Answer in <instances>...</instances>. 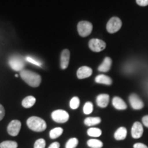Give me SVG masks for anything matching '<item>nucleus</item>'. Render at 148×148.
<instances>
[{
    "label": "nucleus",
    "mask_w": 148,
    "mask_h": 148,
    "mask_svg": "<svg viewBox=\"0 0 148 148\" xmlns=\"http://www.w3.org/2000/svg\"><path fill=\"white\" fill-rule=\"evenodd\" d=\"M62 132H63V129L62 127H55L49 132V136H50L51 139H55V138H57L59 136H60Z\"/></svg>",
    "instance_id": "nucleus-19"
},
{
    "label": "nucleus",
    "mask_w": 148,
    "mask_h": 148,
    "mask_svg": "<svg viewBox=\"0 0 148 148\" xmlns=\"http://www.w3.org/2000/svg\"><path fill=\"white\" fill-rule=\"evenodd\" d=\"M142 121H143V125L147 127H148V115L144 116L143 119H142Z\"/></svg>",
    "instance_id": "nucleus-32"
},
{
    "label": "nucleus",
    "mask_w": 148,
    "mask_h": 148,
    "mask_svg": "<svg viewBox=\"0 0 148 148\" xmlns=\"http://www.w3.org/2000/svg\"><path fill=\"white\" fill-rule=\"evenodd\" d=\"M89 48L94 52H99L106 48V42L98 38H92L88 42Z\"/></svg>",
    "instance_id": "nucleus-7"
},
{
    "label": "nucleus",
    "mask_w": 148,
    "mask_h": 148,
    "mask_svg": "<svg viewBox=\"0 0 148 148\" xmlns=\"http://www.w3.org/2000/svg\"><path fill=\"white\" fill-rule=\"evenodd\" d=\"M129 101L131 106L134 110H140L143 108L144 103L143 101L136 94H132L129 97Z\"/></svg>",
    "instance_id": "nucleus-9"
},
{
    "label": "nucleus",
    "mask_w": 148,
    "mask_h": 148,
    "mask_svg": "<svg viewBox=\"0 0 148 148\" xmlns=\"http://www.w3.org/2000/svg\"><path fill=\"white\" fill-rule=\"evenodd\" d=\"M84 124L87 126H92L99 124L101 122L99 117H87L84 119Z\"/></svg>",
    "instance_id": "nucleus-20"
},
{
    "label": "nucleus",
    "mask_w": 148,
    "mask_h": 148,
    "mask_svg": "<svg viewBox=\"0 0 148 148\" xmlns=\"http://www.w3.org/2000/svg\"><path fill=\"white\" fill-rule=\"evenodd\" d=\"M5 116V109L1 104H0V121L3 119Z\"/></svg>",
    "instance_id": "nucleus-30"
},
{
    "label": "nucleus",
    "mask_w": 148,
    "mask_h": 148,
    "mask_svg": "<svg viewBox=\"0 0 148 148\" xmlns=\"http://www.w3.org/2000/svg\"><path fill=\"white\" fill-rule=\"evenodd\" d=\"M87 134L92 137H99L101 134V130L97 127H90L87 130Z\"/></svg>",
    "instance_id": "nucleus-23"
},
{
    "label": "nucleus",
    "mask_w": 148,
    "mask_h": 148,
    "mask_svg": "<svg viewBox=\"0 0 148 148\" xmlns=\"http://www.w3.org/2000/svg\"><path fill=\"white\" fill-rule=\"evenodd\" d=\"M20 76L22 79L32 87H38L41 82V77L38 73L23 69L20 71Z\"/></svg>",
    "instance_id": "nucleus-1"
},
{
    "label": "nucleus",
    "mask_w": 148,
    "mask_h": 148,
    "mask_svg": "<svg viewBox=\"0 0 148 148\" xmlns=\"http://www.w3.org/2000/svg\"><path fill=\"white\" fill-rule=\"evenodd\" d=\"M48 148H60V144H59L58 142H53V143H51L49 146Z\"/></svg>",
    "instance_id": "nucleus-33"
},
{
    "label": "nucleus",
    "mask_w": 148,
    "mask_h": 148,
    "mask_svg": "<svg viewBox=\"0 0 148 148\" xmlns=\"http://www.w3.org/2000/svg\"><path fill=\"white\" fill-rule=\"evenodd\" d=\"M112 105L116 110H125L127 108L126 103L119 97H114L112 99Z\"/></svg>",
    "instance_id": "nucleus-14"
},
{
    "label": "nucleus",
    "mask_w": 148,
    "mask_h": 148,
    "mask_svg": "<svg viewBox=\"0 0 148 148\" xmlns=\"http://www.w3.org/2000/svg\"><path fill=\"white\" fill-rule=\"evenodd\" d=\"M95 82L98 83V84L111 85L112 83V80L110 77L107 76L106 75L100 74V75H98L97 76L95 77Z\"/></svg>",
    "instance_id": "nucleus-16"
},
{
    "label": "nucleus",
    "mask_w": 148,
    "mask_h": 148,
    "mask_svg": "<svg viewBox=\"0 0 148 148\" xmlns=\"http://www.w3.org/2000/svg\"><path fill=\"white\" fill-rule=\"evenodd\" d=\"M78 145V140L76 138H71L66 142L65 148H75Z\"/></svg>",
    "instance_id": "nucleus-24"
},
{
    "label": "nucleus",
    "mask_w": 148,
    "mask_h": 148,
    "mask_svg": "<svg viewBox=\"0 0 148 148\" xmlns=\"http://www.w3.org/2000/svg\"><path fill=\"white\" fill-rule=\"evenodd\" d=\"M93 110V105L91 102L88 101L84 104V108H83V111L85 114H89L91 113Z\"/></svg>",
    "instance_id": "nucleus-25"
},
{
    "label": "nucleus",
    "mask_w": 148,
    "mask_h": 148,
    "mask_svg": "<svg viewBox=\"0 0 148 148\" xmlns=\"http://www.w3.org/2000/svg\"><path fill=\"white\" fill-rule=\"evenodd\" d=\"M110 97L108 94H100L97 97L96 102L97 106L100 108H106L108 106Z\"/></svg>",
    "instance_id": "nucleus-13"
},
{
    "label": "nucleus",
    "mask_w": 148,
    "mask_h": 148,
    "mask_svg": "<svg viewBox=\"0 0 148 148\" xmlns=\"http://www.w3.org/2000/svg\"><path fill=\"white\" fill-rule=\"evenodd\" d=\"M112 65V60L109 57H106L103 62L98 67V70L101 72H108Z\"/></svg>",
    "instance_id": "nucleus-15"
},
{
    "label": "nucleus",
    "mask_w": 148,
    "mask_h": 148,
    "mask_svg": "<svg viewBox=\"0 0 148 148\" xmlns=\"http://www.w3.org/2000/svg\"><path fill=\"white\" fill-rule=\"evenodd\" d=\"M133 147H134V148H148L147 146L145 145V144L140 143H135Z\"/></svg>",
    "instance_id": "nucleus-31"
},
{
    "label": "nucleus",
    "mask_w": 148,
    "mask_h": 148,
    "mask_svg": "<svg viewBox=\"0 0 148 148\" xmlns=\"http://www.w3.org/2000/svg\"><path fill=\"white\" fill-rule=\"evenodd\" d=\"M15 77H18V75H17V74H16V75H15Z\"/></svg>",
    "instance_id": "nucleus-34"
},
{
    "label": "nucleus",
    "mask_w": 148,
    "mask_h": 148,
    "mask_svg": "<svg viewBox=\"0 0 148 148\" xmlns=\"http://www.w3.org/2000/svg\"><path fill=\"white\" fill-rule=\"evenodd\" d=\"M92 30V25L90 22L86 21H79L77 24V32L79 36L82 37L88 36Z\"/></svg>",
    "instance_id": "nucleus-4"
},
{
    "label": "nucleus",
    "mask_w": 148,
    "mask_h": 148,
    "mask_svg": "<svg viewBox=\"0 0 148 148\" xmlns=\"http://www.w3.org/2000/svg\"><path fill=\"white\" fill-rule=\"evenodd\" d=\"M45 140L43 138H39L35 142L34 148H45Z\"/></svg>",
    "instance_id": "nucleus-27"
},
{
    "label": "nucleus",
    "mask_w": 148,
    "mask_h": 148,
    "mask_svg": "<svg viewBox=\"0 0 148 148\" xmlns=\"http://www.w3.org/2000/svg\"><path fill=\"white\" fill-rule=\"evenodd\" d=\"M8 64L14 71H21L25 66V60L21 56L12 55L8 59Z\"/></svg>",
    "instance_id": "nucleus-3"
},
{
    "label": "nucleus",
    "mask_w": 148,
    "mask_h": 148,
    "mask_svg": "<svg viewBox=\"0 0 148 148\" xmlns=\"http://www.w3.org/2000/svg\"><path fill=\"white\" fill-rule=\"evenodd\" d=\"M27 125L29 129L34 132H42L47 127L46 122L38 116H31L27 120Z\"/></svg>",
    "instance_id": "nucleus-2"
},
{
    "label": "nucleus",
    "mask_w": 148,
    "mask_h": 148,
    "mask_svg": "<svg viewBox=\"0 0 148 148\" xmlns=\"http://www.w3.org/2000/svg\"><path fill=\"white\" fill-rule=\"evenodd\" d=\"M51 118L57 123H64L69 120V114L64 110H56L51 113Z\"/></svg>",
    "instance_id": "nucleus-6"
},
{
    "label": "nucleus",
    "mask_w": 148,
    "mask_h": 148,
    "mask_svg": "<svg viewBox=\"0 0 148 148\" xmlns=\"http://www.w3.org/2000/svg\"><path fill=\"white\" fill-rule=\"evenodd\" d=\"M18 144L14 140H5L0 143V148H17Z\"/></svg>",
    "instance_id": "nucleus-21"
},
{
    "label": "nucleus",
    "mask_w": 148,
    "mask_h": 148,
    "mask_svg": "<svg viewBox=\"0 0 148 148\" xmlns=\"http://www.w3.org/2000/svg\"><path fill=\"white\" fill-rule=\"evenodd\" d=\"M69 106L71 107V109L73 110H75L78 108L79 106V99L77 97H73L71 99L69 103Z\"/></svg>",
    "instance_id": "nucleus-26"
},
{
    "label": "nucleus",
    "mask_w": 148,
    "mask_h": 148,
    "mask_svg": "<svg viewBox=\"0 0 148 148\" xmlns=\"http://www.w3.org/2000/svg\"><path fill=\"white\" fill-rule=\"evenodd\" d=\"M143 133V127L140 122L136 121L133 124L131 134L134 138H139Z\"/></svg>",
    "instance_id": "nucleus-10"
},
{
    "label": "nucleus",
    "mask_w": 148,
    "mask_h": 148,
    "mask_svg": "<svg viewBox=\"0 0 148 148\" xmlns=\"http://www.w3.org/2000/svg\"><path fill=\"white\" fill-rule=\"evenodd\" d=\"M87 145L90 148H101L103 143L98 139H90L87 141Z\"/></svg>",
    "instance_id": "nucleus-22"
},
{
    "label": "nucleus",
    "mask_w": 148,
    "mask_h": 148,
    "mask_svg": "<svg viewBox=\"0 0 148 148\" xmlns=\"http://www.w3.org/2000/svg\"><path fill=\"white\" fill-rule=\"evenodd\" d=\"M70 60V51L67 49L62 50L60 55V67L62 69H66L69 66Z\"/></svg>",
    "instance_id": "nucleus-11"
},
{
    "label": "nucleus",
    "mask_w": 148,
    "mask_h": 148,
    "mask_svg": "<svg viewBox=\"0 0 148 148\" xmlns=\"http://www.w3.org/2000/svg\"><path fill=\"white\" fill-rule=\"evenodd\" d=\"M21 127V121L17 119L12 120L10 122L7 127V132L10 136H16L18 134Z\"/></svg>",
    "instance_id": "nucleus-8"
},
{
    "label": "nucleus",
    "mask_w": 148,
    "mask_h": 148,
    "mask_svg": "<svg viewBox=\"0 0 148 148\" xmlns=\"http://www.w3.org/2000/svg\"><path fill=\"white\" fill-rule=\"evenodd\" d=\"M136 1L140 6H146L148 5V0H136Z\"/></svg>",
    "instance_id": "nucleus-29"
},
{
    "label": "nucleus",
    "mask_w": 148,
    "mask_h": 148,
    "mask_svg": "<svg viewBox=\"0 0 148 148\" xmlns=\"http://www.w3.org/2000/svg\"><path fill=\"white\" fill-rule=\"evenodd\" d=\"M92 70L91 68L86 66H83L79 67L77 71V77L79 79H84L90 77L92 75Z\"/></svg>",
    "instance_id": "nucleus-12"
},
{
    "label": "nucleus",
    "mask_w": 148,
    "mask_h": 148,
    "mask_svg": "<svg viewBox=\"0 0 148 148\" xmlns=\"http://www.w3.org/2000/svg\"><path fill=\"white\" fill-rule=\"evenodd\" d=\"M127 136V130L124 127H120L114 133V138L117 140H124Z\"/></svg>",
    "instance_id": "nucleus-17"
},
{
    "label": "nucleus",
    "mask_w": 148,
    "mask_h": 148,
    "mask_svg": "<svg viewBox=\"0 0 148 148\" xmlns=\"http://www.w3.org/2000/svg\"><path fill=\"white\" fill-rule=\"evenodd\" d=\"M36 103V98L34 96H27V97H25L22 101V106L25 108H29L32 107Z\"/></svg>",
    "instance_id": "nucleus-18"
},
{
    "label": "nucleus",
    "mask_w": 148,
    "mask_h": 148,
    "mask_svg": "<svg viewBox=\"0 0 148 148\" xmlns=\"http://www.w3.org/2000/svg\"><path fill=\"white\" fill-rule=\"evenodd\" d=\"M122 23L121 19L119 18L112 17L109 20L106 25V29L107 31L110 34H113L119 30L120 28L121 27Z\"/></svg>",
    "instance_id": "nucleus-5"
},
{
    "label": "nucleus",
    "mask_w": 148,
    "mask_h": 148,
    "mask_svg": "<svg viewBox=\"0 0 148 148\" xmlns=\"http://www.w3.org/2000/svg\"><path fill=\"white\" fill-rule=\"evenodd\" d=\"M25 59H26V60L27 61V62H30V63L35 64V65L38 66H42L41 62H40L39 60H36V59L32 58V57L27 56L26 58H25Z\"/></svg>",
    "instance_id": "nucleus-28"
}]
</instances>
